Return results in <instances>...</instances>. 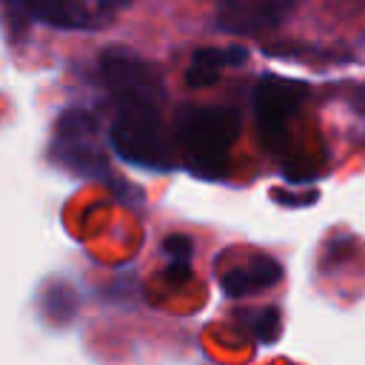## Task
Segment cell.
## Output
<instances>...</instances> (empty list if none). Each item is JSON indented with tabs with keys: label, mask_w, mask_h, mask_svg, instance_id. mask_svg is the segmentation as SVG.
Returning a JSON list of instances; mask_svg holds the SVG:
<instances>
[{
	"label": "cell",
	"mask_w": 365,
	"mask_h": 365,
	"mask_svg": "<svg viewBox=\"0 0 365 365\" xmlns=\"http://www.w3.org/2000/svg\"><path fill=\"white\" fill-rule=\"evenodd\" d=\"M128 0H6L11 14L40 20L57 29H91L100 11H114Z\"/></svg>",
	"instance_id": "obj_5"
},
{
	"label": "cell",
	"mask_w": 365,
	"mask_h": 365,
	"mask_svg": "<svg viewBox=\"0 0 365 365\" xmlns=\"http://www.w3.org/2000/svg\"><path fill=\"white\" fill-rule=\"evenodd\" d=\"M245 322H248V331L259 339V342H274L279 336V308L274 305H262V308H254L251 314H245Z\"/></svg>",
	"instance_id": "obj_10"
},
{
	"label": "cell",
	"mask_w": 365,
	"mask_h": 365,
	"mask_svg": "<svg viewBox=\"0 0 365 365\" xmlns=\"http://www.w3.org/2000/svg\"><path fill=\"white\" fill-rule=\"evenodd\" d=\"M282 279V265L271 257H257L254 262L248 265H240V268H231L222 274L220 285L228 297L240 299V297H248V294H257V291H265L271 285H277Z\"/></svg>",
	"instance_id": "obj_7"
},
{
	"label": "cell",
	"mask_w": 365,
	"mask_h": 365,
	"mask_svg": "<svg viewBox=\"0 0 365 365\" xmlns=\"http://www.w3.org/2000/svg\"><path fill=\"white\" fill-rule=\"evenodd\" d=\"M163 254L168 259V268H165V279L171 282H185L191 277V254H194V245H191V237L185 234H171L165 242H163Z\"/></svg>",
	"instance_id": "obj_9"
},
{
	"label": "cell",
	"mask_w": 365,
	"mask_h": 365,
	"mask_svg": "<svg viewBox=\"0 0 365 365\" xmlns=\"http://www.w3.org/2000/svg\"><path fill=\"white\" fill-rule=\"evenodd\" d=\"M240 120L225 106H182L177 111V143L185 163L205 177H220L228 165Z\"/></svg>",
	"instance_id": "obj_2"
},
{
	"label": "cell",
	"mask_w": 365,
	"mask_h": 365,
	"mask_svg": "<svg viewBox=\"0 0 365 365\" xmlns=\"http://www.w3.org/2000/svg\"><path fill=\"white\" fill-rule=\"evenodd\" d=\"M114 100V123L108 131L111 148L128 165L168 171L171 168V148L165 143V128L160 117L163 83L160 77L137 80L117 86L108 91Z\"/></svg>",
	"instance_id": "obj_1"
},
{
	"label": "cell",
	"mask_w": 365,
	"mask_h": 365,
	"mask_svg": "<svg viewBox=\"0 0 365 365\" xmlns=\"http://www.w3.org/2000/svg\"><path fill=\"white\" fill-rule=\"evenodd\" d=\"M248 51L242 46H208V48H197L188 68H185V83L191 88H202L211 86L222 68L228 66H240L245 63Z\"/></svg>",
	"instance_id": "obj_8"
},
{
	"label": "cell",
	"mask_w": 365,
	"mask_h": 365,
	"mask_svg": "<svg viewBox=\"0 0 365 365\" xmlns=\"http://www.w3.org/2000/svg\"><path fill=\"white\" fill-rule=\"evenodd\" d=\"M308 88L299 80L291 77H274L265 74L257 80L251 103H254V123L259 131V140L274 151L282 148L285 134H288V123L291 117L299 111L302 100H305Z\"/></svg>",
	"instance_id": "obj_3"
},
{
	"label": "cell",
	"mask_w": 365,
	"mask_h": 365,
	"mask_svg": "<svg viewBox=\"0 0 365 365\" xmlns=\"http://www.w3.org/2000/svg\"><path fill=\"white\" fill-rule=\"evenodd\" d=\"M51 148H54V160L71 171L80 174L106 171V154L100 148L97 120L83 108H71L57 120Z\"/></svg>",
	"instance_id": "obj_4"
},
{
	"label": "cell",
	"mask_w": 365,
	"mask_h": 365,
	"mask_svg": "<svg viewBox=\"0 0 365 365\" xmlns=\"http://www.w3.org/2000/svg\"><path fill=\"white\" fill-rule=\"evenodd\" d=\"M297 0H220L217 23L228 34H262L277 29Z\"/></svg>",
	"instance_id": "obj_6"
}]
</instances>
